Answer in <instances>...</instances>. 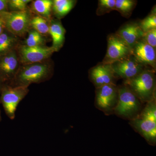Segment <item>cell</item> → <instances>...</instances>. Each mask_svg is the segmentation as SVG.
Wrapping results in <instances>:
<instances>
[{
  "instance_id": "obj_1",
  "label": "cell",
  "mask_w": 156,
  "mask_h": 156,
  "mask_svg": "<svg viewBox=\"0 0 156 156\" xmlns=\"http://www.w3.org/2000/svg\"><path fill=\"white\" fill-rule=\"evenodd\" d=\"M155 71L146 68L135 77L124 81L141 103L149 102L156 98Z\"/></svg>"
},
{
  "instance_id": "obj_2",
  "label": "cell",
  "mask_w": 156,
  "mask_h": 156,
  "mask_svg": "<svg viewBox=\"0 0 156 156\" xmlns=\"http://www.w3.org/2000/svg\"><path fill=\"white\" fill-rule=\"evenodd\" d=\"M51 75L50 65L44 62L23 64L20 67L14 80L8 85L28 87L31 84L47 80Z\"/></svg>"
},
{
  "instance_id": "obj_3",
  "label": "cell",
  "mask_w": 156,
  "mask_h": 156,
  "mask_svg": "<svg viewBox=\"0 0 156 156\" xmlns=\"http://www.w3.org/2000/svg\"><path fill=\"white\" fill-rule=\"evenodd\" d=\"M141 101L125 85L118 87V99L114 112L124 119H132L139 115Z\"/></svg>"
},
{
  "instance_id": "obj_4",
  "label": "cell",
  "mask_w": 156,
  "mask_h": 156,
  "mask_svg": "<svg viewBox=\"0 0 156 156\" xmlns=\"http://www.w3.org/2000/svg\"><path fill=\"white\" fill-rule=\"evenodd\" d=\"M31 16L27 9L0 13V19L6 30L17 37H22L30 27Z\"/></svg>"
},
{
  "instance_id": "obj_5",
  "label": "cell",
  "mask_w": 156,
  "mask_h": 156,
  "mask_svg": "<svg viewBox=\"0 0 156 156\" xmlns=\"http://www.w3.org/2000/svg\"><path fill=\"white\" fill-rule=\"evenodd\" d=\"M29 91L28 87H12L4 84L1 90L0 103L9 119L13 120L15 118L18 104L28 94Z\"/></svg>"
},
{
  "instance_id": "obj_6",
  "label": "cell",
  "mask_w": 156,
  "mask_h": 156,
  "mask_svg": "<svg viewBox=\"0 0 156 156\" xmlns=\"http://www.w3.org/2000/svg\"><path fill=\"white\" fill-rule=\"evenodd\" d=\"M106 55L102 63L112 64L131 55V48L116 34L108 37Z\"/></svg>"
},
{
  "instance_id": "obj_7",
  "label": "cell",
  "mask_w": 156,
  "mask_h": 156,
  "mask_svg": "<svg viewBox=\"0 0 156 156\" xmlns=\"http://www.w3.org/2000/svg\"><path fill=\"white\" fill-rule=\"evenodd\" d=\"M118 99V87L116 84L105 85L96 89L95 105L106 113L114 111Z\"/></svg>"
},
{
  "instance_id": "obj_8",
  "label": "cell",
  "mask_w": 156,
  "mask_h": 156,
  "mask_svg": "<svg viewBox=\"0 0 156 156\" xmlns=\"http://www.w3.org/2000/svg\"><path fill=\"white\" fill-rule=\"evenodd\" d=\"M111 65L115 76L125 81L135 77L146 69L132 55Z\"/></svg>"
},
{
  "instance_id": "obj_9",
  "label": "cell",
  "mask_w": 156,
  "mask_h": 156,
  "mask_svg": "<svg viewBox=\"0 0 156 156\" xmlns=\"http://www.w3.org/2000/svg\"><path fill=\"white\" fill-rule=\"evenodd\" d=\"M54 52L51 47H30L21 45L19 48V59L23 64L43 62L50 57Z\"/></svg>"
},
{
  "instance_id": "obj_10",
  "label": "cell",
  "mask_w": 156,
  "mask_h": 156,
  "mask_svg": "<svg viewBox=\"0 0 156 156\" xmlns=\"http://www.w3.org/2000/svg\"><path fill=\"white\" fill-rule=\"evenodd\" d=\"M19 59L15 50L0 56V77L4 84L14 80L19 70Z\"/></svg>"
},
{
  "instance_id": "obj_11",
  "label": "cell",
  "mask_w": 156,
  "mask_h": 156,
  "mask_svg": "<svg viewBox=\"0 0 156 156\" xmlns=\"http://www.w3.org/2000/svg\"><path fill=\"white\" fill-rule=\"evenodd\" d=\"M131 55L136 60L144 65L149 66L156 70V49L148 44L142 39L136 42L131 48Z\"/></svg>"
},
{
  "instance_id": "obj_12",
  "label": "cell",
  "mask_w": 156,
  "mask_h": 156,
  "mask_svg": "<svg viewBox=\"0 0 156 156\" xmlns=\"http://www.w3.org/2000/svg\"><path fill=\"white\" fill-rule=\"evenodd\" d=\"M89 77L95 88L109 84H115L116 77L110 64L101 63L92 67L89 72Z\"/></svg>"
},
{
  "instance_id": "obj_13",
  "label": "cell",
  "mask_w": 156,
  "mask_h": 156,
  "mask_svg": "<svg viewBox=\"0 0 156 156\" xmlns=\"http://www.w3.org/2000/svg\"><path fill=\"white\" fill-rule=\"evenodd\" d=\"M130 124L149 144L155 145L156 122L137 116L130 120Z\"/></svg>"
},
{
  "instance_id": "obj_14",
  "label": "cell",
  "mask_w": 156,
  "mask_h": 156,
  "mask_svg": "<svg viewBox=\"0 0 156 156\" xmlns=\"http://www.w3.org/2000/svg\"><path fill=\"white\" fill-rule=\"evenodd\" d=\"M115 34L131 49L136 42L142 39L144 33L139 23L133 22L123 26Z\"/></svg>"
},
{
  "instance_id": "obj_15",
  "label": "cell",
  "mask_w": 156,
  "mask_h": 156,
  "mask_svg": "<svg viewBox=\"0 0 156 156\" xmlns=\"http://www.w3.org/2000/svg\"><path fill=\"white\" fill-rule=\"evenodd\" d=\"M66 30L58 19L52 20L50 24L49 34L53 41L51 47L54 52H57L62 48L65 40Z\"/></svg>"
},
{
  "instance_id": "obj_16",
  "label": "cell",
  "mask_w": 156,
  "mask_h": 156,
  "mask_svg": "<svg viewBox=\"0 0 156 156\" xmlns=\"http://www.w3.org/2000/svg\"><path fill=\"white\" fill-rule=\"evenodd\" d=\"M18 38L5 28L0 35V56L15 50L18 44Z\"/></svg>"
},
{
  "instance_id": "obj_17",
  "label": "cell",
  "mask_w": 156,
  "mask_h": 156,
  "mask_svg": "<svg viewBox=\"0 0 156 156\" xmlns=\"http://www.w3.org/2000/svg\"><path fill=\"white\" fill-rule=\"evenodd\" d=\"M76 1L73 0H54L52 10L58 19L67 15L75 5Z\"/></svg>"
},
{
  "instance_id": "obj_18",
  "label": "cell",
  "mask_w": 156,
  "mask_h": 156,
  "mask_svg": "<svg viewBox=\"0 0 156 156\" xmlns=\"http://www.w3.org/2000/svg\"><path fill=\"white\" fill-rule=\"evenodd\" d=\"M53 1L51 0H36L32 5L34 12L39 16L49 20L51 18Z\"/></svg>"
},
{
  "instance_id": "obj_19",
  "label": "cell",
  "mask_w": 156,
  "mask_h": 156,
  "mask_svg": "<svg viewBox=\"0 0 156 156\" xmlns=\"http://www.w3.org/2000/svg\"><path fill=\"white\" fill-rule=\"evenodd\" d=\"M136 2L132 0H116L115 10L119 11L123 17H128L134 10Z\"/></svg>"
},
{
  "instance_id": "obj_20",
  "label": "cell",
  "mask_w": 156,
  "mask_h": 156,
  "mask_svg": "<svg viewBox=\"0 0 156 156\" xmlns=\"http://www.w3.org/2000/svg\"><path fill=\"white\" fill-rule=\"evenodd\" d=\"M30 25V27L42 35L49 34L50 24L48 20L43 17L39 16L32 17Z\"/></svg>"
},
{
  "instance_id": "obj_21",
  "label": "cell",
  "mask_w": 156,
  "mask_h": 156,
  "mask_svg": "<svg viewBox=\"0 0 156 156\" xmlns=\"http://www.w3.org/2000/svg\"><path fill=\"white\" fill-rule=\"evenodd\" d=\"M45 42L43 35L33 29L28 31V36L26 40L25 45L30 47L44 46Z\"/></svg>"
},
{
  "instance_id": "obj_22",
  "label": "cell",
  "mask_w": 156,
  "mask_h": 156,
  "mask_svg": "<svg viewBox=\"0 0 156 156\" xmlns=\"http://www.w3.org/2000/svg\"><path fill=\"white\" fill-rule=\"evenodd\" d=\"M137 116L156 122V98L147 102L145 108Z\"/></svg>"
},
{
  "instance_id": "obj_23",
  "label": "cell",
  "mask_w": 156,
  "mask_h": 156,
  "mask_svg": "<svg viewBox=\"0 0 156 156\" xmlns=\"http://www.w3.org/2000/svg\"><path fill=\"white\" fill-rule=\"evenodd\" d=\"M141 29L145 33L153 29L156 28V9L153 10L151 13L139 23Z\"/></svg>"
},
{
  "instance_id": "obj_24",
  "label": "cell",
  "mask_w": 156,
  "mask_h": 156,
  "mask_svg": "<svg viewBox=\"0 0 156 156\" xmlns=\"http://www.w3.org/2000/svg\"><path fill=\"white\" fill-rule=\"evenodd\" d=\"M116 0H99L98 1L96 13L101 16L115 10Z\"/></svg>"
},
{
  "instance_id": "obj_25",
  "label": "cell",
  "mask_w": 156,
  "mask_h": 156,
  "mask_svg": "<svg viewBox=\"0 0 156 156\" xmlns=\"http://www.w3.org/2000/svg\"><path fill=\"white\" fill-rule=\"evenodd\" d=\"M30 0H10L9 1L8 8L10 11H23L27 9Z\"/></svg>"
},
{
  "instance_id": "obj_26",
  "label": "cell",
  "mask_w": 156,
  "mask_h": 156,
  "mask_svg": "<svg viewBox=\"0 0 156 156\" xmlns=\"http://www.w3.org/2000/svg\"><path fill=\"white\" fill-rule=\"evenodd\" d=\"M142 39L148 44L156 49V28L153 29L144 33Z\"/></svg>"
},
{
  "instance_id": "obj_27",
  "label": "cell",
  "mask_w": 156,
  "mask_h": 156,
  "mask_svg": "<svg viewBox=\"0 0 156 156\" xmlns=\"http://www.w3.org/2000/svg\"><path fill=\"white\" fill-rule=\"evenodd\" d=\"M8 0H0V13L9 11Z\"/></svg>"
},
{
  "instance_id": "obj_28",
  "label": "cell",
  "mask_w": 156,
  "mask_h": 156,
  "mask_svg": "<svg viewBox=\"0 0 156 156\" xmlns=\"http://www.w3.org/2000/svg\"><path fill=\"white\" fill-rule=\"evenodd\" d=\"M4 30H5V27H4L2 20L0 19V35L4 31Z\"/></svg>"
},
{
  "instance_id": "obj_29",
  "label": "cell",
  "mask_w": 156,
  "mask_h": 156,
  "mask_svg": "<svg viewBox=\"0 0 156 156\" xmlns=\"http://www.w3.org/2000/svg\"><path fill=\"white\" fill-rule=\"evenodd\" d=\"M4 85V83H3V81H2L1 77H0V93H1V90H2V88Z\"/></svg>"
},
{
  "instance_id": "obj_30",
  "label": "cell",
  "mask_w": 156,
  "mask_h": 156,
  "mask_svg": "<svg viewBox=\"0 0 156 156\" xmlns=\"http://www.w3.org/2000/svg\"><path fill=\"white\" fill-rule=\"evenodd\" d=\"M1 120H2V117H1V111H0V122H1Z\"/></svg>"
}]
</instances>
